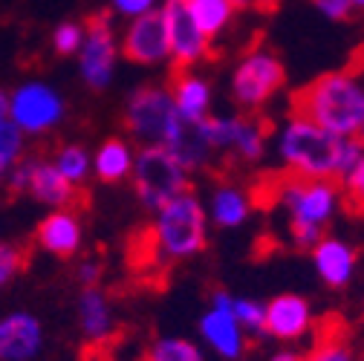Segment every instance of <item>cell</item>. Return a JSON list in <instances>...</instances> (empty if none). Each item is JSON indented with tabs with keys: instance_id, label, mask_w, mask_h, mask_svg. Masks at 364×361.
<instances>
[{
	"instance_id": "83f0119b",
	"label": "cell",
	"mask_w": 364,
	"mask_h": 361,
	"mask_svg": "<svg viewBox=\"0 0 364 361\" xmlns=\"http://www.w3.org/2000/svg\"><path fill=\"white\" fill-rule=\"evenodd\" d=\"M232 315L237 318V324L243 327V333H249V335H266V330H263L266 306H263L260 301H252V298H235V303H232Z\"/></svg>"
},
{
	"instance_id": "74e56055",
	"label": "cell",
	"mask_w": 364,
	"mask_h": 361,
	"mask_svg": "<svg viewBox=\"0 0 364 361\" xmlns=\"http://www.w3.org/2000/svg\"><path fill=\"white\" fill-rule=\"evenodd\" d=\"M6 116H9V93L0 90V119H6Z\"/></svg>"
},
{
	"instance_id": "e0dca14e",
	"label": "cell",
	"mask_w": 364,
	"mask_h": 361,
	"mask_svg": "<svg viewBox=\"0 0 364 361\" xmlns=\"http://www.w3.org/2000/svg\"><path fill=\"white\" fill-rule=\"evenodd\" d=\"M35 243L55 257H73L81 249V220L73 208H55L47 214L38 229H35Z\"/></svg>"
},
{
	"instance_id": "277c9868",
	"label": "cell",
	"mask_w": 364,
	"mask_h": 361,
	"mask_svg": "<svg viewBox=\"0 0 364 361\" xmlns=\"http://www.w3.org/2000/svg\"><path fill=\"white\" fill-rule=\"evenodd\" d=\"M347 136L318 127L301 116H292L281 133V159L287 171L309 179H336L338 153Z\"/></svg>"
},
{
	"instance_id": "3957f363",
	"label": "cell",
	"mask_w": 364,
	"mask_h": 361,
	"mask_svg": "<svg viewBox=\"0 0 364 361\" xmlns=\"http://www.w3.org/2000/svg\"><path fill=\"white\" fill-rule=\"evenodd\" d=\"M208 222L200 200L191 191H182L171 203H165L156 211V220L151 229H145L142 243L145 254L159 263H176L200 254L208 243Z\"/></svg>"
},
{
	"instance_id": "4fadbf2b",
	"label": "cell",
	"mask_w": 364,
	"mask_h": 361,
	"mask_svg": "<svg viewBox=\"0 0 364 361\" xmlns=\"http://www.w3.org/2000/svg\"><path fill=\"white\" fill-rule=\"evenodd\" d=\"M122 55L133 64H159L168 58V32L159 9L130 18L122 38Z\"/></svg>"
},
{
	"instance_id": "836d02e7",
	"label": "cell",
	"mask_w": 364,
	"mask_h": 361,
	"mask_svg": "<svg viewBox=\"0 0 364 361\" xmlns=\"http://www.w3.org/2000/svg\"><path fill=\"white\" fill-rule=\"evenodd\" d=\"M75 275H78V284L81 286H96L99 278H102V263L96 257H87V260L78 263V272Z\"/></svg>"
},
{
	"instance_id": "603a6c76",
	"label": "cell",
	"mask_w": 364,
	"mask_h": 361,
	"mask_svg": "<svg viewBox=\"0 0 364 361\" xmlns=\"http://www.w3.org/2000/svg\"><path fill=\"white\" fill-rule=\"evenodd\" d=\"M252 211V197H246L240 188L235 185H220L214 191L211 200V220L220 225V229H235V225L246 222Z\"/></svg>"
},
{
	"instance_id": "e575fe53",
	"label": "cell",
	"mask_w": 364,
	"mask_h": 361,
	"mask_svg": "<svg viewBox=\"0 0 364 361\" xmlns=\"http://www.w3.org/2000/svg\"><path fill=\"white\" fill-rule=\"evenodd\" d=\"M312 4L333 21H347L350 18V0H312Z\"/></svg>"
},
{
	"instance_id": "ffe728a7",
	"label": "cell",
	"mask_w": 364,
	"mask_h": 361,
	"mask_svg": "<svg viewBox=\"0 0 364 361\" xmlns=\"http://www.w3.org/2000/svg\"><path fill=\"white\" fill-rule=\"evenodd\" d=\"M312 263L318 269L321 281L333 289H341L350 284L353 269H355V252L344 240L336 237H321L312 246Z\"/></svg>"
},
{
	"instance_id": "5bb4252c",
	"label": "cell",
	"mask_w": 364,
	"mask_h": 361,
	"mask_svg": "<svg viewBox=\"0 0 364 361\" xmlns=\"http://www.w3.org/2000/svg\"><path fill=\"white\" fill-rule=\"evenodd\" d=\"M26 194L50 208H75L84 194L78 185H73L70 179L58 173L53 159L43 156H29V179H26Z\"/></svg>"
},
{
	"instance_id": "7c38bea8",
	"label": "cell",
	"mask_w": 364,
	"mask_h": 361,
	"mask_svg": "<svg viewBox=\"0 0 364 361\" xmlns=\"http://www.w3.org/2000/svg\"><path fill=\"white\" fill-rule=\"evenodd\" d=\"M47 333L38 315L15 309L0 315V361H35L43 350Z\"/></svg>"
},
{
	"instance_id": "30bf717a",
	"label": "cell",
	"mask_w": 364,
	"mask_h": 361,
	"mask_svg": "<svg viewBox=\"0 0 364 361\" xmlns=\"http://www.w3.org/2000/svg\"><path fill=\"white\" fill-rule=\"evenodd\" d=\"M168 32V55L176 67H191L208 53V35L191 15L188 0H165L159 9Z\"/></svg>"
},
{
	"instance_id": "4316f807",
	"label": "cell",
	"mask_w": 364,
	"mask_h": 361,
	"mask_svg": "<svg viewBox=\"0 0 364 361\" xmlns=\"http://www.w3.org/2000/svg\"><path fill=\"white\" fill-rule=\"evenodd\" d=\"M23 156V133L15 127V122L6 116L0 119V183L12 171V165Z\"/></svg>"
},
{
	"instance_id": "6da1fadb",
	"label": "cell",
	"mask_w": 364,
	"mask_h": 361,
	"mask_svg": "<svg viewBox=\"0 0 364 361\" xmlns=\"http://www.w3.org/2000/svg\"><path fill=\"white\" fill-rule=\"evenodd\" d=\"M255 197L263 203H278L289 214V235L295 246L312 249L321 240L327 220L338 208V188L333 179H309L292 171L284 173H266Z\"/></svg>"
},
{
	"instance_id": "60d3db41",
	"label": "cell",
	"mask_w": 364,
	"mask_h": 361,
	"mask_svg": "<svg viewBox=\"0 0 364 361\" xmlns=\"http://www.w3.org/2000/svg\"><path fill=\"white\" fill-rule=\"evenodd\" d=\"M350 6H364V0H350Z\"/></svg>"
},
{
	"instance_id": "f546056e",
	"label": "cell",
	"mask_w": 364,
	"mask_h": 361,
	"mask_svg": "<svg viewBox=\"0 0 364 361\" xmlns=\"http://www.w3.org/2000/svg\"><path fill=\"white\" fill-rule=\"evenodd\" d=\"M81 41H84V29L78 23H61L53 32V50L58 55H78Z\"/></svg>"
},
{
	"instance_id": "ba28073f",
	"label": "cell",
	"mask_w": 364,
	"mask_h": 361,
	"mask_svg": "<svg viewBox=\"0 0 364 361\" xmlns=\"http://www.w3.org/2000/svg\"><path fill=\"white\" fill-rule=\"evenodd\" d=\"M116 55H119V43H116L110 18L93 15L87 21V32L81 41V50H78V67H81L84 84L93 90H105L113 81Z\"/></svg>"
},
{
	"instance_id": "cb8c5ba5",
	"label": "cell",
	"mask_w": 364,
	"mask_h": 361,
	"mask_svg": "<svg viewBox=\"0 0 364 361\" xmlns=\"http://www.w3.org/2000/svg\"><path fill=\"white\" fill-rule=\"evenodd\" d=\"M145 361H205L203 350L188 341V338H179V335H162L156 341H151Z\"/></svg>"
},
{
	"instance_id": "44dd1931",
	"label": "cell",
	"mask_w": 364,
	"mask_h": 361,
	"mask_svg": "<svg viewBox=\"0 0 364 361\" xmlns=\"http://www.w3.org/2000/svg\"><path fill=\"white\" fill-rule=\"evenodd\" d=\"M168 93L173 99V107L182 119L200 122L208 116V104H211V90L203 78L191 75L186 67H173L171 72V87Z\"/></svg>"
},
{
	"instance_id": "9a60e30c",
	"label": "cell",
	"mask_w": 364,
	"mask_h": 361,
	"mask_svg": "<svg viewBox=\"0 0 364 361\" xmlns=\"http://www.w3.org/2000/svg\"><path fill=\"white\" fill-rule=\"evenodd\" d=\"M75 321H78V333L87 344H107L119 327L116 309L99 286H84V292L78 295V303H75Z\"/></svg>"
},
{
	"instance_id": "7a4b0ae2",
	"label": "cell",
	"mask_w": 364,
	"mask_h": 361,
	"mask_svg": "<svg viewBox=\"0 0 364 361\" xmlns=\"http://www.w3.org/2000/svg\"><path fill=\"white\" fill-rule=\"evenodd\" d=\"M292 116H301L336 136H355L364 119V87L353 72H327L292 96Z\"/></svg>"
},
{
	"instance_id": "f35d334b",
	"label": "cell",
	"mask_w": 364,
	"mask_h": 361,
	"mask_svg": "<svg viewBox=\"0 0 364 361\" xmlns=\"http://www.w3.org/2000/svg\"><path fill=\"white\" fill-rule=\"evenodd\" d=\"M355 139L364 142V119H361V124H358V130H355Z\"/></svg>"
},
{
	"instance_id": "d6a6232c",
	"label": "cell",
	"mask_w": 364,
	"mask_h": 361,
	"mask_svg": "<svg viewBox=\"0 0 364 361\" xmlns=\"http://www.w3.org/2000/svg\"><path fill=\"white\" fill-rule=\"evenodd\" d=\"M113 9L124 18H139L156 9V0H113Z\"/></svg>"
},
{
	"instance_id": "ab89813d",
	"label": "cell",
	"mask_w": 364,
	"mask_h": 361,
	"mask_svg": "<svg viewBox=\"0 0 364 361\" xmlns=\"http://www.w3.org/2000/svg\"><path fill=\"white\" fill-rule=\"evenodd\" d=\"M232 4H235V6H249L252 0H232Z\"/></svg>"
},
{
	"instance_id": "9c48e42d",
	"label": "cell",
	"mask_w": 364,
	"mask_h": 361,
	"mask_svg": "<svg viewBox=\"0 0 364 361\" xmlns=\"http://www.w3.org/2000/svg\"><path fill=\"white\" fill-rule=\"evenodd\" d=\"M287 72L278 55L272 53H252L243 58V64L235 70V102L240 107H260L266 99H272L284 87Z\"/></svg>"
},
{
	"instance_id": "ac0fdd59",
	"label": "cell",
	"mask_w": 364,
	"mask_h": 361,
	"mask_svg": "<svg viewBox=\"0 0 364 361\" xmlns=\"http://www.w3.org/2000/svg\"><path fill=\"white\" fill-rule=\"evenodd\" d=\"M200 335L203 341L220 355V358H240L246 350V333L232 315V309H217L211 306L200 318Z\"/></svg>"
},
{
	"instance_id": "2e32d148",
	"label": "cell",
	"mask_w": 364,
	"mask_h": 361,
	"mask_svg": "<svg viewBox=\"0 0 364 361\" xmlns=\"http://www.w3.org/2000/svg\"><path fill=\"white\" fill-rule=\"evenodd\" d=\"M263 306H266L263 330L272 338L298 341L312 327V309H309L306 298H301V295H278Z\"/></svg>"
},
{
	"instance_id": "d6986e66",
	"label": "cell",
	"mask_w": 364,
	"mask_h": 361,
	"mask_svg": "<svg viewBox=\"0 0 364 361\" xmlns=\"http://www.w3.org/2000/svg\"><path fill=\"white\" fill-rule=\"evenodd\" d=\"M162 148L186 171L205 165V159L211 156V145H208V136H205L203 119L191 122V119L176 116V122H173V127L168 133V139L162 142Z\"/></svg>"
},
{
	"instance_id": "8992f818",
	"label": "cell",
	"mask_w": 364,
	"mask_h": 361,
	"mask_svg": "<svg viewBox=\"0 0 364 361\" xmlns=\"http://www.w3.org/2000/svg\"><path fill=\"white\" fill-rule=\"evenodd\" d=\"M64 113H67L64 99L47 81H23L9 93V119L23 136L26 133L29 136L50 133L53 127L61 124Z\"/></svg>"
},
{
	"instance_id": "52a82bcc",
	"label": "cell",
	"mask_w": 364,
	"mask_h": 361,
	"mask_svg": "<svg viewBox=\"0 0 364 361\" xmlns=\"http://www.w3.org/2000/svg\"><path fill=\"white\" fill-rule=\"evenodd\" d=\"M176 107L168 87H139L127 99L124 107V127L133 139L142 145H162L176 122Z\"/></svg>"
},
{
	"instance_id": "1f68e13d",
	"label": "cell",
	"mask_w": 364,
	"mask_h": 361,
	"mask_svg": "<svg viewBox=\"0 0 364 361\" xmlns=\"http://www.w3.org/2000/svg\"><path fill=\"white\" fill-rule=\"evenodd\" d=\"M304 361H355V355L341 338H333V341H321Z\"/></svg>"
},
{
	"instance_id": "d4e9b609",
	"label": "cell",
	"mask_w": 364,
	"mask_h": 361,
	"mask_svg": "<svg viewBox=\"0 0 364 361\" xmlns=\"http://www.w3.org/2000/svg\"><path fill=\"white\" fill-rule=\"evenodd\" d=\"M188 6H191L194 21L200 23V29L208 38L217 35L220 29H225V23H229L232 15H235L232 0H188Z\"/></svg>"
},
{
	"instance_id": "5b68a950",
	"label": "cell",
	"mask_w": 364,
	"mask_h": 361,
	"mask_svg": "<svg viewBox=\"0 0 364 361\" xmlns=\"http://www.w3.org/2000/svg\"><path fill=\"white\" fill-rule=\"evenodd\" d=\"M133 185L142 205L159 211L165 203L188 191V171L182 168L162 145H145L133 156Z\"/></svg>"
},
{
	"instance_id": "4dcf8cb0",
	"label": "cell",
	"mask_w": 364,
	"mask_h": 361,
	"mask_svg": "<svg viewBox=\"0 0 364 361\" xmlns=\"http://www.w3.org/2000/svg\"><path fill=\"white\" fill-rule=\"evenodd\" d=\"M344 200L350 211L364 214V159L344 176Z\"/></svg>"
},
{
	"instance_id": "f1b7e54d",
	"label": "cell",
	"mask_w": 364,
	"mask_h": 361,
	"mask_svg": "<svg viewBox=\"0 0 364 361\" xmlns=\"http://www.w3.org/2000/svg\"><path fill=\"white\" fill-rule=\"evenodd\" d=\"M26 263V252L18 246V243H9V240H0V289H6Z\"/></svg>"
},
{
	"instance_id": "d590c367",
	"label": "cell",
	"mask_w": 364,
	"mask_h": 361,
	"mask_svg": "<svg viewBox=\"0 0 364 361\" xmlns=\"http://www.w3.org/2000/svg\"><path fill=\"white\" fill-rule=\"evenodd\" d=\"M269 361H304V355H298V352H289V350H284V352H275Z\"/></svg>"
},
{
	"instance_id": "484cf974",
	"label": "cell",
	"mask_w": 364,
	"mask_h": 361,
	"mask_svg": "<svg viewBox=\"0 0 364 361\" xmlns=\"http://www.w3.org/2000/svg\"><path fill=\"white\" fill-rule=\"evenodd\" d=\"M53 165L58 168V173L64 179H70L73 185L81 188V183L87 179V173L93 171V162H90V153L81 148V145H64L55 151L53 156Z\"/></svg>"
},
{
	"instance_id": "7402d4cb",
	"label": "cell",
	"mask_w": 364,
	"mask_h": 361,
	"mask_svg": "<svg viewBox=\"0 0 364 361\" xmlns=\"http://www.w3.org/2000/svg\"><path fill=\"white\" fill-rule=\"evenodd\" d=\"M93 162V173L102 179V183H122V179L130 176L133 171V151L124 139H107L99 145L96 156H90Z\"/></svg>"
},
{
	"instance_id": "8fae6325",
	"label": "cell",
	"mask_w": 364,
	"mask_h": 361,
	"mask_svg": "<svg viewBox=\"0 0 364 361\" xmlns=\"http://www.w3.org/2000/svg\"><path fill=\"white\" fill-rule=\"evenodd\" d=\"M205 124V136L211 151H235L240 159L255 162L263 153V142H266V122L260 119H203Z\"/></svg>"
},
{
	"instance_id": "8d00e7d4",
	"label": "cell",
	"mask_w": 364,
	"mask_h": 361,
	"mask_svg": "<svg viewBox=\"0 0 364 361\" xmlns=\"http://www.w3.org/2000/svg\"><path fill=\"white\" fill-rule=\"evenodd\" d=\"M252 6H257L263 12H272V9H278V0H252Z\"/></svg>"
}]
</instances>
